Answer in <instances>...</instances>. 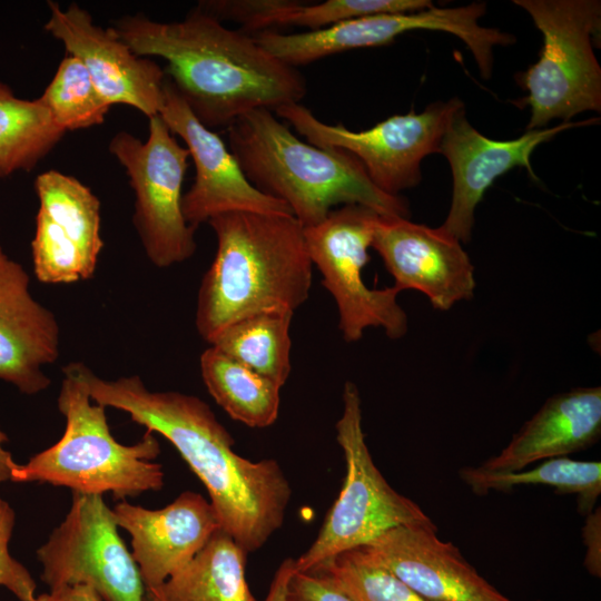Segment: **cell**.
Instances as JSON below:
<instances>
[{
	"label": "cell",
	"instance_id": "6da1fadb",
	"mask_svg": "<svg viewBox=\"0 0 601 601\" xmlns=\"http://www.w3.org/2000/svg\"><path fill=\"white\" fill-rule=\"evenodd\" d=\"M91 401L114 407L147 431L167 439L207 490L220 529L248 554L283 526L292 497L276 460L257 462L237 454L231 434L209 405L176 391L152 392L138 375L105 380L87 365Z\"/></svg>",
	"mask_w": 601,
	"mask_h": 601
},
{
	"label": "cell",
	"instance_id": "7a4b0ae2",
	"mask_svg": "<svg viewBox=\"0 0 601 601\" xmlns=\"http://www.w3.org/2000/svg\"><path fill=\"white\" fill-rule=\"evenodd\" d=\"M140 57L166 60L165 75L207 128L228 127L259 108L300 102L307 91L297 68L265 50L253 35L225 27L195 8L184 20L161 22L137 13L111 27Z\"/></svg>",
	"mask_w": 601,
	"mask_h": 601
},
{
	"label": "cell",
	"instance_id": "3957f363",
	"mask_svg": "<svg viewBox=\"0 0 601 601\" xmlns=\"http://www.w3.org/2000/svg\"><path fill=\"white\" fill-rule=\"evenodd\" d=\"M217 249L197 297L195 324L207 343L260 313L295 312L309 296L313 264L293 215L229 211L207 221Z\"/></svg>",
	"mask_w": 601,
	"mask_h": 601
},
{
	"label": "cell",
	"instance_id": "277c9868",
	"mask_svg": "<svg viewBox=\"0 0 601 601\" xmlns=\"http://www.w3.org/2000/svg\"><path fill=\"white\" fill-rule=\"evenodd\" d=\"M227 138L248 181L284 201L303 228L317 225L342 204L410 216L406 199L378 189L356 157L302 141L273 110L259 108L240 116L227 127Z\"/></svg>",
	"mask_w": 601,
	"mask_h": 601
},
{
	"label": "cell",
	"instance_id": "5b68a950",
	"mask_svg": "<svg viewBox=\"0 0 601 601\" xmlns=\"http://www.w3.org/2000/svg\"><path fill=\"white\" fill-rule=\"evenodd\" d=\"M85 364L71 362L62 368L57 398L66 420L61 439L26 464H16L13 482H40L66 486L85 494L111 493L115 499L135 497L164 486V471L152 462L160 454L155 433L125 445L112 436L106 407L91 403L85 381Z\"/></svg>",
	"mask_w": 601,
	"mask_h": 601
},
{
	"label": "cell",
	"instance_id": "8992f818",
	"mask_svg": "<svg viewBox=\"0 0 601 601\" xmlns=\"http://www.w3.org/2000/svg\"><path fill=\"white\" fill-rule=\"evenodd\" d=\"M543 36L539 60L518 77L528 91V130L601 110V68L592 49L600 32L599 0H514Z\"/></svg>",
	"mask_w": 601,
	"mask_h": 601
},
{
	"label": "cell",
	"instance_id": "52a82bcc",
	"mask_svg": "<svg viewBox=\"0 0 601 601\" xmlns=\"http://www.w3.org/2000/svg\"><path fill=\"white\" fill-rule=\"evenodd\" d=\"M335 430L346 474L316 539L295 559V571H309L390 529L433 522L417 503L394 490L375 465L363 431L359 392L353 382L344 384L343 412Z\"/></svg>",
	"mask_w": 601,
	"mask_h": 601
},
{
	"label": "cell",
	"instance_id": "ba28073f",
	"mask_svg": "<svg viewBox=\"0 0 601 601\" xmlns=\"http://www.w3.org/2000/svg\"><path fill=\"white\" fill-rule=\"evenodd\" d=\"M148 129L146 141L118 131L109 150L134 190L132 221L145 254L156 267L166 268L189 259L197 247L196 228L186 221L181 208L189 151L159 115L149 118Z\"/></svg>",
	"mask_w": 601,
	"mask_h": 601
},
{
	"label": "cell",
	"instance_id": "9c48e42d",
	"mask_svg": "<svg viewBox=\"0 0 601 601\" xmlns=\"http://www.w3.org/2000/svg\"><path fill=\"white\" fill-rule=\"evenodd\" d=\"M378 215L366 206L343 205L304 228L308 256L336 303L338 328L348 343L362 338L368 327H381L393 339L407 332V315L396 300L400 290L373 289L363 279Z\"/></svg>",
	"mask_w": 601,
	"mask_h": 601
},
{
	"label": "cell",
	"instance_id": "30bf717a",
	"mask_svg": "<svg viewBox=\"0 0 601 601\" xmlns=\"http://www.w3.org/2000/svg\"><path fill=\"white\" fill-rule=\"evenodd\" d=\"M463 107L457 98L437 101L420 114L411 111L395 115L361 131L325 124L300 102L283 105L274 111L287 120L308 144L352 154L378 189L400 196L404 189L420 184L423 158L440 152L442 138L452 117Z\"/></svg>",
	"mask_w": 601,
	"mask_h": 601
},
{
	"label": "cell",
	"instance_id": "8fae6325",
	"mask_svg": "<svg viewBox=\"0 0 601 601\" xmlns=\"http://www.w3.org/2000/svg\"><path fill=\"white\" fill-rule=\"evenodd\" d=\"M483 2L455 8L434 6L406 13H380L351 19L324 29L283 33L267 29L253 33L255 40L283 62L297 68L334 53L388 45L412 30H435L459 37L471 50L483 78H490L493 47L515 41L510 33L479 24Z\"/></svg>",
	"mask_w": 601,
	"mask_h": 601
},
{
	"label": "cell",
	"instance_id": "7c38bea8",
	"mask_svg": "<svg viewBox=\"0 0 601 601\" xmlns=\"http://www.w3.org/2000/svg\"><path fill=\"white\" fill-rule=\"evenodd\" d=\"M102 495L72 492L63 521L38 550L49 590L88 585L102 601H145L146 587Z\"/></svg>",
	"mask_w": 601,
	"mask_h": 601
},
{
	"label": "cell",
	"instance_id": "4fadbf2b",
	"mask_svg": "<svg viewBox=\"0 0 601 601\" xmlns=\"http://www.w3.org/2000/svg\"><path fill=\"white\" fill-rule=\"evenodd\" d=\"M39 200L31 242L33 272L46 284H71L95 274L104 247L100 200L77 178L58 170L37 176Z\"/></svg>",
	"mask_w": 601,
	"mask_h": 601
},
{
	"label": "cell",
	"instance_id": "5bb4252c",
	"mask_svg": "<svg viewBox=\"0 0 601 601\" xmlns=\"http://www.w3.org/2000/svg\"><path fill=\"white\" fill-rule=\"evenodd\" d=\"M159 116L185 141L195 165L194 184L181 201L184 217L191 227L229 211L293 215L284 201L248 181L224 140L196 118L167 76Z\"/></svg>",
	"mask_w": 601,
	"mask_h": 601
},
{
	"label": "cell",
	"instance_id": "9a60e30c",
	"mask_svg": "<svg viewBox=\"0 0 601 601\" xmlns=\"http://www.w3.org/2000/svg\"><path fill=\"white\" fill-rule=\"evenodd\" d=\"M45 29L62 42L67 55L78 58L100 95L110 104L138 109L148 118L159 115L164 102L165 71L151 59L137 56L115 30L96 24L77 3L62 9L49 1Z\"/></svg>",
	"mask_w": 601,
	"mask_h": 601
},
{
	"label": "cell",
	"instance_id": "2e32d148",
	"mask_svg": "<svg viewBox=\"0 0 601 601\" xmlns=\"http://www.w3.org/2000/svg\"><path fill=\"white\" fill-rule=\"evenodd\" d=\"M372 247L400 292L418 290L440 311L473 297L474 266L461 242L442 226L432 228L408 218L378 215Z\"/></svg>",
	"mask_w": 601,
	"mask_h": 601
},
{
	"label": "cell",
	"instance_id": "e0dca14e",
	"mask_svg": "<svg viewBox=\"0 0 601 601\" xmlns=\"http://www.w3.org/2000/svg\"><path fill=\"white\" fill-rule=\"evenodd\" d=\"M598 120L563 121L552 128L528 130L516 139L501 141L479 132L465 118L464 107L461 108L452 117L440 146L453 177L451 207L442 227L461 243L470 242L475 207L495 178L513 167H525L535 178L530 157L539 145L561 131L593 125Z\"/></svg>",
	"mask_w": 601,
	"mask_h": 601
},
{
	"label": "cell",
	"instance_id": "ac0fdd59",
	"mask_svg": "<svg viewBox=\"0 0 601 601\" xmlns=\"http://www.w3.org/2000/svg\"><path fill=\"white\" fill-rule=\"evenodd\" d=\"M428 601H513L428 524L400 525L357 548Z\"/></svg>",
	"mask_w": 601,
	"mask_h": 601
},
{
	"label": "cell",
	"instance_id": "d6986e66",
	"mask_svg": "<svg viewBox=\"0 0 601 601\" xmlns=\"http://www.w3.org/2000/svg\"><path fill=\"white\" fill-rule=\"evenodd\" d=\"M112 512L118 526L131 536V554L146 590L160 588L220 529L211 503L193 491L180 493L161 509L121 501Z\"/></svg>",
	"mask_w": 601,
	"mask_h": 601
},
{
	"label": "cell",
	"instance_id": "ffe728a7",
	"mask_svg": "<svg viewBox=\"0 0 601 601\" xmlns=\"http://www.w3.org/2000/svg\"><path fill=\"white\" fill-rule=\"evenodd\" d=\"M60 328L53 313L29 292L24 268L0 260V380L24 394L45 391L51 380L43 366L59 357Z\"/></svg>",
	"mask_w": 601,
	"mask_h": 601
},
{
	"label": "cell",
	"instance_id": "44dd1931",
	"mask_svg": "<svg viewBox=\"0 0 601 601\" xmlns=\"http://www.w3.org/2000/svg\"><path fill=\"white\" fill-rule=\"evenodd\" d=\"M601 435V388L580 387L554 395L513 435L510 443L479 467L515 472L530 464L587 450Z\"/></svg>",
	"mask_w": 601,
	"mask_h": 601
},
{
	"label": "cell",
	"instance_id": "7402d4cb",
	"mask_svg": "<svg viewBox=\"0 0 601 601\" xmlns=\"http://www.w3.org/2000/svg\"><path fill=\"white\" fill-rule=\"evenodd\" d=\"M198 7L223 21L231 19L250 35L276 26L324 29L351 19L380 13H406L433 7L428 0H326L303 3L285 0H213Z\"/></svg>",
	"mask_w": 601,
	"mask_h": 601
},
{
	"label": "cell",
	"instance_id": "603a6c76",
	"mask_svg": "<svg viewBox=\"0 0 601 601\" xmlns=\"http://www.w3.org/2000/svg\"><path fill=\"white\" fill-rule=\"evenodd\" d=\"M246 556L235 540L218 529L158 590L167 601H257L246 580Z\"/></svg>",
	"mask_w": 601,
	"mask_h": 601
},
{
	"label": "cell",
	"instance_id": "cb8c5ba5",
	"mask_svg": "<svg viewBox=\"0 0 601 601\" xmlns=\"http://www.w3.org/2000/svg\"><path fill=\"white\" fill-rule=\"evenodd\" d=\"M199 366L208 393L233 420L259 428L276 422L282 388L277 383L211 345L201 353Z\"/></svg>",
	"mask_w": 601,
	"mask_h": 601
},
{
	"label": "cell",
	"instance_id": "d4e9b609",
	"mask_svg": "<svg viewBox=\"0 0 601 601\" xmlns=\"http://www.w3.org/2000/svg\"><path fill=\"white\" fill-rule=\"evenodd\" d=\"M459 475L480 496L491 491L510 492L521 485H548L558 494H574L578 512L583 516L595 509L601 493V463L568 456L544 460L533 469L515 472H489L479 466H466Z\"/></svg>",
	"mask_w": 601,
	"mask_h": 601
},
{
	"label": "cell",
	"instance_id": "484cf974",
	"mask_svg": "<svg viewBox=\"0 0 601 601\" xmlns=\"http://www.w3.org/2000/svg\"><path fill=\"white\" fill-rule=\"evenodd\" d=\"M293 312H267L242 318L223 329L211 346L279 386L290 370Z\"/></svg>",
	"mask_w": 601,
	"mask_h": 601
},
{
	"label": "cell",
	"instance_id": "4316f807",
	"mask_svg": "<svg viewBox=\"0 0 601 601\" xmlns=\"http://www.w3.org/2000/svg\"><path fill=\"white\" fill-rule=\"evenodd\" d=\"M65 134L39 98H18L0 83V178L31 170Z\"/></svg>",
	"mask_w": 601,
	"mask_h": 601
},
{
	"label": "cell",
	"instance_id": "83f0119b",
	"mask_svg": "<svg viewBox=\"0 0 601 601\" xmlns=\"http://www.w3.org/2000/svg\"><path fill=\"white\" fill-rule=\"evenodd\" d=\"M39 99L65 132L102 124L111 106L93 85L83 63L71 55L61 60Z\"/></svg>",
	"mask_w": 601,
	"mask_h": 601
},
{
	"label": "cell",
	"instance_id": "f1b7e54d",
	"mask_svg": "<svg viewBox=\"0 0 601 601\" xmlns=\"http://www.w3.org/2000/svg\"><path fill=\"white\" fill-rule=\"evenodd\" d=\"M315 568L329 573L351 601H428L359 549L339 553Z\"/></svg>",
	"mask_w": 601,
	"mask_h": 601
},
{
	"label": "cell",
	"instance_id": "f546056e",
	"mask_svg": "<svg viewBox=\"0 0 601 601\" xmlns=\"http://www.w3.org/2000/svg\"><path fill=\"white\" fill-rule=\"evenodd\" d=\"M14 511L0 497V585L6 587L20 601H32L36 581L32 575L9 553V541L14 526Z\"/></svg>",
	"mask_w": 601,
	"mask_h": 601
},
{
	"label": "cell",
	"instance_id": "4dcf8cb0",
	"mask_svg": "<svg viewBox=\"0 0 601 601\" xmlns=\"http://www.w3.org/2000/svg\"><path fill=\"white\" fill-rule=\"evenodd\" d=\"M286 601H351L335 579L321 568L295 571L292 575Z\"/></svg>",
	"mask_w": 601,
	"mask_h": 601
},
{
	"label": "cell",
	"instance_id": "1f68e13d",
	"mask_svg": "<svg viewBox=\"0 0 601 601\" xmlns=\"http://www.w3.org/2000/svg\"><path fill=\"white\" fill-rule=\"evenodd\" d=\"M583 543L587 548L584 566L595 578L601 577V509L598 506L588 515L582 528Z\"/></svg>",
	"mask_w": 601,
	"mask_h": 601
},
{
	"label": "cell",
	"instance_id": "d6a6232c",
	"mask_svg": "<svg viewBox=\"0 0 601 601\" xmlns=\"http://www.w3.org/2000/svg\"><path fill=\"white\" fill-rule=\"evenodd\" d=\"M32 601H102L88 585H66L36 595Z\"/></svg>",
	"mask_w": 601,
	"mask_h": 601
},
{
	"label": "cell",
	"instance_id": "836d02e7",
	"mask_svg": "<svg viewBox=\"0 0 601 601\" xmlns=\"http://www.w3.org/2000/svg\"><path fill=\"white\" fill-rule=\"evenodd\" d=\"M295 572V559H285L274 573L265 601H286L287 588Z\"/></svg>",
	"mask_w": 601,
	"mask_h": 601
},
{
	"label": "cell",
	"instance_id": "e575fe53",
	"mask_svg": "<svg viewBox=\"0 0 601 601\" xmlns=\"http://www.w3.org/2000/svg\"><path fill=\"white\" fill-rule=\"evenodd\" d=\"M8 441L7 435L0 430V484L11 479V471L17 464L2 444Z\"/></svg>",
	"mask_w": 601,
	"mask_h": 601
},
{
	"label": "cell",
	"instance_id": "d590c367",
	"mask_svg": "<svg viewBox=\"0 0 601 601\" xmlns=\"http://www.w3.org/2000/svg\"><path fill=\"white\" fill-rule=\"evenodd\" d=\"M145 601H167L158 589L146 590Z\"/></svg>",
	"mask_w": 601,
	"mask_h": 601
},
{
	"label": "cell",
	"instance_id": "8d00e7d4",
	"mask_svg": "<svg viewBox=\"0 0 601 601\" xmlns=\"http://www.w3.org/2000/svg\"><path fill=\"white\" fill-rule=\"evenodd\" d=\"M7 255L2 250L1 244H0V260L3 259Z\"/></svg>",
	"mask_w": 601,
	"mask_h": 601
},
{
	"label": "cell",
	"instance_id": "74e56055",
	"mask_svg": "<svg viewBox=\"0 0 601 601\" xmlns=\"http://www.w3.org/2000/svg\"><path fill=\"white\" fill-rule=\"evenodd\" d=\"M538 601H541V600H538Z\"/></svg>",
	"mask_w": 601,
	"mask_h": 601
}]
</instances>
